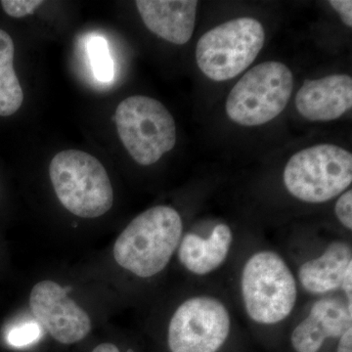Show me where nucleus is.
<instances>
[{
  "label": "nucleus",
  "instance_id": "f03ea898",
  "mask_svg": "<svg viewBox=\"0 0 352 352\" xmlns=\"http://www.w3.org/2000/svg\"><path fill=\"white\" fill-rule=\"evenodd\" d=\"M241 293L248 316L261 325L288 318L296 307L298 287L288 264L279 254L259 251L245 261Z\"/></svg>",
  "mask_w": 352,
  "mask_h": 352
},
{
  "label": "nucleus",
  "instance_id": "412c9836",
  "mask_svg": "<svg viewBox=\"0 0 352 352\" xmlns=\"http://www.w3.org/2000/svg\"><path fill=\"white\" fill-rule=\"evenodd\" d=\"M340 289L344 291V295H346V302L349 305H352V265L347 270Z\"/></svg>",
  "mask_w": 352,
  "mask_h": 352
},
{
  "label": "nucleus",
  "instance_id": "39448f33",
  "mask_svg": "<svg viewBox=\"0 0 352 352\" xmlns=\"http://www.w3.org/2000/svg\"><path fill=\"white\" fill-rule=\"evenodd\" d=\"M294 76L283 63L267 61L247 72L227 97L229 119L243 126H258L277 118L288 105Z\"/></svg>",
  "mask_w": 352,
  "mask_h": 352
},
{
  "label": "nucleus",
  "instance_id": "9d476101",
  "mask_svg": "<svg viewBox=\"0 0 352 352\" xmlns=\"http://www.w3.org/2000/svg\"><path fill=\"white\" fill-rule=\"evenodd\" d=\"M351 327L352 305L338 298H320L294 329L292 346L296 352H318L326 340L340 339Z\"/></svg>",
  "mask_w": 352,
  "mask_h": 352
},
{
  "label": "nucleus",
  "instance_id": "a211bd4d",
  "mask_svg": "<svg viewBox=\"0 0 352 352\" xmlns=\"http://www.w3.org/2000/svg\"><path fill=\"white\" fill-rule=\"evenodd\" d=\"M43 4V1L41 0H3L1 1L3 10L14 18H22L31 15Z\"/></svg>",
  "mask_w": 352,
  "mask_h": 352
},
{
  "label": "nucleus",
  "instance_id": "2eb2a0df",
  "mask_svg": "<svg viewBox=\"0 0 352 352\" xmlns=\"http://www.w3.org/2000/svg\"><path fill=\"white\" fill-rule=\"evenodd\" d=\"M15 46L13 39L0 29V116L9 117L17 112L24 94L14 69Z\"/></svg>",
  "mask_w": 352,
  "mask_h": 352
},
{
  "label": "nucleus",
  "instance_id": "f8f14e48",
  "mask_svg": "<svg viewBox=\"0 0 352 352\" xmlns=\"http://www.w3.org/2000/svg\"><path fill=\"white\" fill-rule=\"evenodd\" d=\"M195 0H138V12L148 30L171 43H188L195 28Z\"/></svg>",
  "mask_w": 352,
  "mask_h": 352
},
{
  "label": "nucleus",
  "instance_id": "20e7f679",
  "mask_svg": "<svg viewBox=\"0 0 352 352\" xmlns=\"http://www.w3.org/2000/svg\"><path fill=\"white\" fill-rule=\"evenodd\" d=\"M283 180L298 200L309 204L333 200L351 185V153L333 144L305 148L289 160Z\"/></svg>",
  "mask_w": 352,
  "mask_h": 352
},
{
  "label": "nucleus",
  "instance_id": "6ab92c4d",
  "mask_svg": "<svg viewBox=\"0 0 352 352\" xmlns=\"http://www.w3.org/2000/svg\"><path fill=\"white\" fill-rule=\"evenodd\" d=\"M335 214L338 220L347 230H352V191L344 192L338 199L335 206Z\"/></svg>",
  "mask_w": 352,
  "mask_h": 352
},
{
  "label": "nucleus",
  "instance_id": "5701e85b",
  "mask_svg": "<svg viewBox=\"0 0 352 352\" xmlns=\"http://www.w3.org/2000/svg\"><path fill=\"white\" fill-rule=\"evenodd\" d=\"M92 352H120V349H118L117 346L113 344H109V342H106V344H99L98 346L95 347L94 351ZM127 352H134L132 351H129Z\"/></svg>",
  "mask_w": 352,
  "mask_h": 352
},
{
  "label": "nucleus",
  "instance_id": "f257e3e1",
  "mask_svg": "<svg viewBox=\"0 0 352 352\" xmlns=\"http://www.w3.org/2000/svg\"><path fill=\"white\" fill-rule=\"evenodd\" d=\"M182 217L175 208L157 206L132 220L113 245V258L124 270L150 278L168 266L182 241Z\"/></svg>",
  "mask_w": 352,
  "mask_h": 352
},
{
  "label": "nucleus",
  "instance_id": "7ed1b4c3",
  "mask_svg": "<svg viewBox=\"0 0 352 352\" xmlns=\"http://www.w3.org/2000/svg\"><path fill=\"white\" fill-rule=\"evenodd\" d=\"M51 183L65 208L83 219H96L112 208V183L103 164L80 150L58 153L50 166Z\"/></svg>",
  "mask_w": 352,
  "mask_h": 352
},
{
  "label": "nucleus",
  "instance_id": "1a4fd4ad",
  "mask_svg": "<svg viewBox=\"0 0 352 352\" xmlns=\"http://www.w3.org/2000/svg\"><path fill=\"white\" fill-rule=\"evenodd\" d=\"M30 307L41 326L61 344L80 342L91 330L87 312L55 282L44 280L36 284L30 296Z\"/></svg>",
  "mask_w": 352,
  "mask_h": 352
},
{
  "label": "nucleus",
  "instance_id": "0eeeda50",
  "mask_svg": "<svg viewBox=\"0 0 352 352\" xmlns=\"http://www.w3.org/2000/svg\"><path fill=\"white\" fill-rule=\"evenodd\" d=\"M265 32L254 18H239L206 32L196 48L201 73L214 82H226L242 74L263 50Z\"/></svg>",
  "mask_w": 352,
  "mask_h": 352
},
{
  "label": "nucleus",
  "instance_id": "6e6552de",
  "mask_svg": "<svg viewBox=\"0 0 352 352\" xmlns=\"http://www.w3.org/2000/svg\"><path fill=\"white\" fill-rule=\"evenodd\" d=\"M231 330L224 303L210 296L185 300L171 317L168 344L171 352H217Z\"/></svg>",
  "mask_w": 352,
  "mask_h": 352
},
{
  "label": "nucleus",
  "instance_id": "aec40b11",
  "mask_svg": "<svg viewBox=\"0 0 352 352\" xmlns=\"http://www.w3.org/2000/svg\"><path fill=\"white\" fill-rule=\"evenodd\" d=\"M339 13L340 19L347 27H352V1L351 0H333L329 2Z\"/></svg>",
  "mask_w": 352,
  "mask_h": 352
},
{
  "label": "nucleus",
  "instance_id": "f3484780",
  "mask_svg": "<svg viewBox=\"0 0 352 352\" xmlns=\"http://www.w3.org/2000/svg\"><path fill=\"white\" fill-rule=\"evenodd\" d=\"M41 330L38 323H25L14 327L7 336L9 344L15 347H23L34 344L41 338Z\"/></svg>",
  "mask_w": 352,
  "mask_h": 352
},
{
  "label": "nucleus",
  "instance_id": "4be33fe9",
  "mask_svg": "<svg viewBox=\"0 0 352 352\" xmlns=\"http://www.w3.org/2000/svg\"><path fill=\"white\" fill-rule=\"evenodd\" d=\"M337 352H352V327L340 338Z\"/></svg>",
  "mask_w": 352,
  "mask_h": 352
},
{
  "label": "nucleus",
  "instance_id": "dca6fc26",
  "mask_svg": "<svg viewBox=\"0 0 352 352\" xmlns=\"http://www.w3.org/2000/svg\"><path fill=\"white\" fill-rule=\"evenodd\" d=\"M87 54L95 78L101 82L113 78V61L107 41L100 36H94L87 43Z\"/></svg>",
  "mask_w": 352,
  "mask_h": 352
},
{
  "label": "nucleus",
  "instance_id": "9b49d317",
  "mask_svg": "<svg viewBox=\"0 0 352 352\" xmlns=\"http://www.w3.org/2000/svg\"><path fill=\"white\" fill-rule=\"evenodd\" d=\"M298 113L310 122H330L342 117L352 107V78L331 75L305 80L296 96Z\"/></svg>",
  "mask_w": 352,
  "mask_h": 352
},
{
  "label": "nucleus",
  "instance_id": "ddd939ff",
  "mask_svg": "<svg viewBox=\"0 0 352 352\" xmlns=\"http://www.w3.org/2000/svg\"><path fill=\"white\" fill-rule=\"evenodd\" d=\"M352 265L351 245L333 241L318 258L305 261L298 268V280L311 295H326L340 289L347 270Z\"/></svg>",
  "mask_w": 352,
  "mask_h": 352
},
{
  "label": "nucleus",
  "instance_id": "4468645a",
  "mask_svg": "<svg viewBox=\"0 0 352 352\" xmlns=\"http://www.w3.org/2000/svg\"><path fill=\"white\" fill-rule=\"evenodd\" d=\"M233 242V234L227 224L214 227L210 237L189 233L178 245V258L189 272L205 276L214 272L226 261Z\"/></svg>",
  "mask_w": 352,
  "mask_h": 352
},
{
  "label": "nucleus",
  "instance_id": "423d86ee",
  "mask_svg": "<svg viewBox=\"0 0 352 352\" xmlns=\"http://www.w3.org/2000/svg\"><path fill=\"white\" fill-rule=\"evenodd\" d=\"M120 141L132 159L151 166L176 143L175 120L161 102L135 95L120 102L115 113Z\"/></svg>",
  "mask_w": 352,
  "mask_h": 352
}]
</instances>
